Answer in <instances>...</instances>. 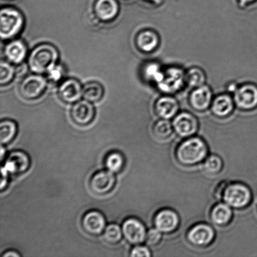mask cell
<instances>
[{
    "instance_id": "obj_1",
    "label": "cell",
    "mask_w": 257,
    "mask_h": 257,
    "mask_svg": "<svg viewBox=\"0 0 257 257\" xmlns=\"http://www.w3.org/2000/svg\"><path fill=\"white\" fill-rule=\"evenodd\" d=\"M60 53L55 45L42 43L30 52L28 57V66L32 73L43 74L53 65L59 62Z\"/></svg>"
},
{
    "instance_id": "obj_2",
    "label": "cell",
    "mask_w": 257,
    "mask_h": 257,
    "mask_svg": "<svg viewBox=\"0 0 257 257\" xmlns=\"http://www.w3.org/2000/svg\"><path fill=\"white\" fill-rule=\"evenodd\" d=\"M25 24L24 14L16 8L6 7L0 10V35L2 40L14 39L22 32Z\"/></svg>"
},
{
    "instance_id": "obj_3",
    "label": "cell",
    "mask_w": 257,
    "mask_h": 257,
    "mask_svg": "<svg viewBox=\"0 0 257 257\" xmlns=\"http://www.w3.org/2000/svg\"><path fill=\"white\" fill-rule=\"evenodd\" d=\"M207 153L208 148L205 141L199 138H191L178 146L176 156L181 163L191 165L201 162Z\"/></svg>"
},
{
    "instance_id": "obj_4",
    "label": "cell",
    "mask_w": 257,
    "mask_h": 257,
    "mask_svg": "<svg viewBox=\"0 0 257 257\" xmlns=\"http://www.w3.org/2000/svg\"><path fill=\"white\" fill-rule=\"evenodd\" d=\"M49 80L42 74L32 73L25 75L20 81L19 90L24 99L34 100L39 99L45 94Z\"/></svg>"
},
{
    "instance_id": "obj_5",
    "label": "cell",
    "mask_w": 257,
    "mask_h": 257,
    "mask_svg": "<svg viewBox=\"0 0 257 257\" xmlns=\"http://www.w3.org/2000/svg\"><path fill=\"white\" fill-rule=\"evenodd\" d=\"M116 185L115 174L107 170L95 172L89 182L90 190L97 196H104L114 190Z\"/></svg>"
},
{
    "instance_id": "obj_6",
    "label": "cell",
    "mask_w": 257,
    "mask_h": 257,
    "mask_svg": "<svg viewBox=\"0 0 257 257\" xmlns=\"http://www.w3.org/2000/svg\"><path fill=\"white\" fill-rule=\"evenodd\" d=\"M250 189L241 183H233L227 186L224 190L223 199L231 207H245L251 200Z\"/></svg>"
},
{
    "instance_id": "obj_7",
    "label": "cell",
    "mask_w": 257,
    "mask_h": 257,
    "mask_svg": "<svg viewBox=\"0 0 257 257\" xmlns=\"http://www.w3.org/2000/svg\"><path fill=\"white\" fill-rule=\"evenodd\" d=\"M11 176L24 175L31 166V159L29 154L22 150H15L7 155L2 165Z\"/></svg>"
},
{
    "instance_id": "obj_8",
    "label": "cell",
    "mask_w": 257,
    "mask_h": 257,
    "mask_svg": "<svg viewBox=\"0 0 257 257\" xmlns=\"http://www.w3.org/2000/svg\"><path fill=\"white\" fill-rule=\"evenodd\" d=\"M70 114L75 124L85 127L94 121L96 111L93 103L83 99L72 104Z\"/></svg>"
},
{
    "instance_id": "obj_9",
    "label": "cell",
    "mask_w": 257,
    "mask_h": 257,
    "mask_svg": "<svg viewBox=\"0 0 257 257\" xmlns=\"http://www.w3.org/2000/svg\"><path fill=\"white\" fill-rule=\"evenodd\" d=\"M82 230L87 235L99 236L102 235L106 228V219L100 211L92 210L84 214L80 221Z\"/></svg>"
},
{
    "instance_id": "obj_10",
    "label": "cell",
    "mask_w": 257,
    "mask_h": 257,
    "mask_svg": "<svg viewBox=\"0 0 257 257\" xmlns=\"http://www.w3.org/2000/svg\"><path fill=\"white\" fill-rule=\"evenodd\" d=\"M83 85L75 78H67L60 82L58 96L63 102L74 104L82 97Z\"/></svg>"
},
{
    "instance_id": "obj_11",
    "label": "cell",
    "mask_w": 257,
    "mask_h": 257,
    "mask_svg": "<svg viewBox=\"0 0 257 257\" xmlns=\"http://www.w3.org/2000/svg\"><path fill=\"white\" fill-rule=\"evenodd\" d=\"M121 228L123 236L131 245H140L146 240L147 231L145 226L138 219L133 217L125 219Z\"/></svg>"
},
{
    "instance_id": "obj_12",
    "label": "cell",
    "mask_w": 257,
    "mask_h": 257,
    "mask_svg": "<svg viewBox=\"0 0 257 257\" xmlns=\"http://www.w3.org/2000/svg\"><path fill=\"white\" fill-rule=\"evenodd\" d=\"M186 82V74L177 67L169 68L164 72L163 79L158 84L161 91L166 93L177 92Z\"/></svg>"
},
{
    "instance_id": "obj_13",
    "label": "cell",
    "mask_w": 257,
    "mask_h": 257,
    "mask_svg": "<svg viewBox=\"0 0 257 257\" xmlns=\"http://www.w3.org/2000/svg\"><path fill=\"white\" fill-rule=\"evenodd\" d=\"M95 19L99 22L109 23L117 19L120 12L117 0H96L93 7Z\"/></svg>"
},
{
    "instance_id": "obj_14",
    "label": "cell",
    "mask_w": 257,
    "mask_h": 257,
    "mask_svg": "<svg viewBox=\"0 0 257 257\" xmlns=\"http://www.w3.org/2000/svg\"><path fill=\"white\" fill-rule=\"evenodd\" d=\"M4 53L5 59L12 64L20 65L27 59L28 47L24 40L14 39L9 40L5 45Z\"/></svg>"
},
{
    "instance_id": "obj_15",
    "label": "cell",
    "mask_w": 257,
    "mask_h": 257,
    "mask_svg": "<svg viewBox=\"0 0 257 257\" xmlns=\"http://www.w3.org/2000/svg\"><path fill=\"white\" fill-rule=\"evenodd\" d=\"M235 101L239 107L252 109L257 107V85L248 84L236 90Z\"/></svg>"
},
{
    "instance_id": "obj_16",
    "label": "cell",
    "mask_w": 257,
    "mask_h": 257,
    "mask_svg": "<svg viewBox=\"0 0 257 257\" xmlns=\"http://www.w3.org/2000/svg\"><path fill=\"white\" fill-rule=\"evenodd\" d=\"M173 125L176 133L181 137H190L197 131L198 123L193 115L182 112L175 118Z\"/></svg>"
},
{
    "instance_id": "obj_17",
    "label": "cell",
    "mask_w": 257,
    "mask_h": 257,
    "mask_svg": "<svg viewBox=\"0 0 257 257\" xmlns=\"http://www.w3.org/2000/svg\"><path fill=\"white\" fill-rule=\"evenodd\" d=\"M177 213L168 209L163 210L156 214L155 218L156 228L163 233H169L175 230L178 226Z\"/></svg>"
},
{
    "instance_id": "obj_18",
    "label": "cell",
    "mask_w": 257,
    "mask_h": 257,
    "mask_svg": "<svg viewBox=\"0 0 257 257\" xmlns=\"http://www.w3.org/2000/svg\"><path fill=\"white\" fill-rule=\"evenodd\" d=\"M215 233L210 226L206 224H198L193 226L188 234L189 240L196 245H207L213 240Z\"/></svg>"
},
{
    "instance_id": "obj_19",
    "label": "cell",
    "mask_w": 257,
    "mask_h": 257,
    "mask_svg": "<svg viewBox=\"0 0 257 257\" xmlns=\"http://www.w3.org/2000/svg\"><path fill=\"white\" fill-rule=\"evenodd\" d=\"M212 92L210 87L203 85L191 93L190 96L191 104L198 110H204L211 104Z\"/></svg>"
},
{
    "instance_id": "obj_20",
    "label": "cell",
    "mask_w": 257,
    "mask_h": 257,
    "mask_svg": "<svg viewBox=\"0 0 257 257\" xmlns=\"http://www.w3.org/2000/svg\"><path fill=\"white\" fill-rule=\"evenodd\" d=\"M159 39L156 33L151 30H143L136 38V46L141 52H151L158 46Z\"/></svg>"
},
{
    "instance_id": "obj_21",
    "label": "cell",
    "mask_w": 257,
    "mask_h": 257,
    "mask_svg": "<svg viewBox=\"0 0 257 257\" xmlns=\"http://www.w3.org/2000/svg\"><path fill=\"white\" fill-rule=\"evenodd\" d=\"M156 111L161 118L169 119L175 116L179 109V105L175 99L171 97L160 98L156 104Z\"/></svg>"
},
{
    "instance_id": "obj_22",
    "label": "cell",
    "mask_w": 257,
    "mask_h": 257,
    "mask_svg": "<svg viewBox=\"0 0 257 257\" xmlns=\"http://www.w3.org/2000/svg\"><path fill=\"white\" fill-rule=\"evenodd\" d=\"M104 88L100 83L91 81L83 85L82 98L90 102H99L104 97Z\"/></svg>"
},
{
    "instance_id": "obj_23",
    "label": "cell",
    "mask_w": 257,
    "mask_h": 257,
    "mask_svg": "<svg viewBox=\"0 0 257 257\" xmlns=\"http://www.w3.org/2000/svg\"><path fill=\"white\" fill-rule=\"evenodd\" d=\"M125 160L124 155L118 151L108 153L104 159V166L106 170L114 174L121 173L124 170Z\"/></svg>"
},
{
    "instance_id": "obj_24",
    "label": "cell",
    "mask_w": 257,
    "mask_h": 257,
    "mask_svg": "<svg viewBox=\"0 0 257 257\" xmlns=\"http://www.w3.org/2000/svg\"><path fill=\"white\" fill-rule=\"evenodd\" d=\"M18 133L17 122L11 119H4L0 123V142L3 146L14 141Z\"/></svg>"
},
{
    "instance_id": "obj_25",
    "label": "cell",
    "mask_w": 257,
    "mask_h": 257,
    "mask_svg": "<svg viewBox=\"0 0 257 257\" xmlns=\"http://www.w3.org/2000/svg\"><path fill=\"white\" fill-rule=\"evenodd\" d=\"M232 211L226 203H218L214 206L211 212V218L216 225H223L231 220Z\"/></svg>"
},
{
    "instance_id": "obj_26",
    "label": "cell",
    "mask_w": 257,
    "mask_h": 257,
    "mask_svg": "<svg viewBox=\"0 0 257 257\" xmlns=\"http://www.w3.org/2000/svg\"><path fill=\"white\" fill-rule=\"evenodd\" d=\"M233 109V100L228 95H221L216 97L212 104L213 112L219 117L230 114Z\"/></svg>"
},
{
    "instance_id": "obj_27",
    "label": "cell",
    "mask_w": 257,
    "mask_h": 257,
    "mask_svg": "<svg viewBox=\"0 0 257 257\" xmlns=\"http://www.w3.org/2000/svg\"><path fill=\"white\" fill-rule=\"evenodd\" d=\"M17 75V68L15 65L7 61L2 60L0 64V85L2 87L7 86L14 81Z\"/></svg>"
},
{
    "instance_id": "obj_28",
    "label": "cell",
    "mask_w": 257,
    "mask_h": 257,
    "mask_svg": "<svg viewBox=\"0 0 257 257\" xmlns=\"http://www.w3.org/2000/svg\"><path fill=\"white\" fill-rule=\"evenodd\" d=\"M102 235L105 242L109 245H117L120 242L123 237L122 228L117 224H109L105 228Z\"/></svg>"
},
{
    "instance_id": "obj_29",
    "label": "cell",
    "mask_w": 257,
    "mask_h": 257,
    "mask_svg": "<svg viewBox=\"0 0 257 257\" xmlns=\"http://www.w3.org/2000/svg\"><path fill=\"white\" fill-rule=\"evenodd\" d=\"M173 132V127L168 119H163L156 122L153 128L154 136L159 140H166Z\"/></svg>"
},
{
    "instance_id": "obj_30",
    "label": "cell",
    "mask_w": 257,
    "mask_h": 257,
    "mask_svg": "<svg viewBox=\"0 0 257 257\" xmlns=\"http://www.w3.org/2000/svg\"><path fill=\"white\" fill-rule=\"evenodd\" d=\"M205 80V73L198 68H193L186 74V81L191 87H200L204 85Z\"/></svg>"
},
{
    "instance_id": "obj_31",
    "label": "cell",
    "mask_w": 257,
    "mask_h": 257,
    "mask_svg": "<svg viewBox=\"0 0 257 257\" xmlns=\"http://www.w3.org/2000/svg\"><path fill=\"white\" fill-rule=\"evenodd\" d=\"M65 74H66V70L65 67L59 62L53 65L45 73L48 80L53 83L62 81L64 79Z\"/></svg>"
},
{
    "instance_id": "obj_32",
    "label": "cell",
    "mask_w": 257,
    "mask_h": 257,
    "mask_svg": "<svg viewBox=\"0 0 257 257\" xmlns=\"http://www.w3.org/2000/svg\"><path fill=\"white\" fill-rule=\"evenodd\" d=\"M144 74L146 79L156 82L158 84L163 79L164 72L161 70L160 65L156 63H150L145 67Z\"/></svg>"
},
{
    "instance_id": "obj_33",
    "label": "cell",
    "mask_w": 257,
    "mask_h": 257,
    "mask_svg": "<svg viewBox=\"0 0 257 257\" xmlns=\"http://www.w3.org/2000/svg\"><path fill=\"white\" fill-rule=\"evenodd\" d=\"M223 162L221 159L216 155H211L206 159L204 163V168L206 172L215 174L220 172L222 169Z\"/></svg>"
},
{
    "instance_id": "obj_34",
    "label": "cell",
    "mask_w": 257,
    "mask_h": 257,
    "mask_svg": "<svg viewBox=\"0 0 257 257\" xmlns=\"http://www.w3.org/2000/svg\"><path fill=\"white\" fill-rule=\"evenodd\" d=\"M161 231L157 228H151L147 232L146 241L149 245H155L161 239Z\"/></svg>"
},
{
    "instance_id": "obj_35",
    "label": "cell",
    "mask_w": 257,
    "mask_h": 257,
    "mask_svg": "<svg viewBox=\"0 0 257 257\" xmlns=\"http://www.w3.org/2000/svg\"><path fill=\"white\" fill-rule=\"evenodd\" d=\"M151 255L150 250L145 246L137 245L131 250L130 256L132 257H150Z\"/></svg>"
},
{
    "instance_id": "obj_36",
    "label": "cell",
    "mask_w": 257,
    "mask_h": 257,
    "mask_svg": "<svg viewBox=\"0 0 257 257\" xmlns=\"http://www.w3.org/2000/svg\"><path fill=\"white\" fill-rule=\"evenodd\" d=\"M2 171V181H1V185H0V189H1V191L3 192L4 190H6L9 186V180H10V176H11L10 175V173L8 172V171L5 170L4 167H3L2 166L1 168Z\"/></svg>"
},
{
    "instance_id": "obj_37",
    "label": "cell",
    "mask_w": 257,
    "mask_h": 257,
    "mask_svg": "<svg viewBox=\"0 0 257 257\" xmlns=\"http://www.w3.org/2000/svg\"><path fill=\"white\" fill-rule=\"evenodd\" d=\"M2 256L3 257H19L21 256V255L17 251L10 250L5 251Z\"/></svg>"
},
{
    "instance_id": "obj_38",
    "label": "cell",
    "mask_w": 257,
    "mask_h": 257,
    "mask_svg": "<svg viewBox=\"0 0 257 257\" xmlns=\"http://www.w3.org/2000/svg\"><path fill=\"white\" fill-rule=\"evenodd\" d=\"M6 155V150H5V146H1V155H0V157H1V161L3 162L4 161V159L6 158L5 156Z\"/></svg>"
},
{
    "instance_id": "obj_39",
    "label": "cell",
    "mask_w": 257,
    "mask_h": 257,
    "mask_svg": "<svg viewBox=\"0 0 257 257\" xmlns=\"http://www.w3.org/2000/svg\"><path fill=\"white\" fill-rule=\"evenodd\" d=\"M255 1H256V0H240L241 6H244V5L248 4V3L253 2Z\"/></svg>"
},
{
    "instance_id": "obj_40",
    "label": "cell",
    "mask_w": 257,
    "mask_h": 257,
    "mask_svg": "<svg viewBox=\"0 0 257 257\" xmlns=\"http://www.w3.org/2000/svg\"><path fill=\"white\" fill-rule=\"evenodd\" d=\"M151 1L156 3V4H160L161 2V0H151Z\"/></svg>"
},
{
    "instance_id": "obj_41",
    "label": "cell",
    "mask_w": 257,
    "mask_h": 257,
    "mask_svg": "<svg viewBox=\"0 0 257 257\" xmlns=\"http://www.w3.org/2000/svg\"><path fill=\"white\" fill-rule=\"evenodd\" d=\"M9 1H10V0H9Z\"/></svg>"
}]
</instances>
